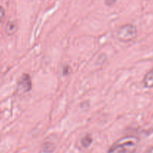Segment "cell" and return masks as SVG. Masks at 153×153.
Segmentation results:
<instances>
[{
    "label": "cell",
    "instance_id": "6da1fadb",
    "mask_svg": "<svg viewBox=\"0 0 153 153\" xmlns=\"http://www.w3.org/2000/svg\"><path fill=\"white\" fill-rule=\"evenodd\" d=\"M138 143L139 139L136 136H124L117 141L107 153H134Z\"/></svg>",
    "mask_w": 153,
    "mask_h": 153
},
{
    "label": "cell",
    "instance_id": "7a4b0ae2",
    "mask_svg": "<svg viewBox=\"0 0 153 153\" xmlns=\"http://www.w3.org/2000/svg\"><path fill=\"white\" fill-rule=\"evenodd\" d=\"M116 34L120 41L129 42L137 36V27L133 24H125L119 27Z\"/></svg>",
    "mask_w": 153,
    "mask_h": 153
},
{
    "label": "cell",
    "instance_id": "3957f363",
    "mask_svg": "<svg viewBox=\"0 0 153 153\" xmlns=\"http://www.w3.org/2000/svg\"><path fill=\"white\" fill-rule=\"evenodd\" d=\"M32 88V81L29 74H23L17 82V91L20 94H25L31 91Z\"/></svg>",
    "mask_w": 153,
    "mask_h": 153
},
{
    "label": "cell",
    "instance_id": "277c9868",
    "mask_svg": "<svg viewBox=\"0 0 153 153\" xmlns=\"http://www.w3.org/2000/svg\"><path fill=\"white\" fill-rule=\"evenodd\" d=\"M17 30V22L16 20H10L7 21L5 26V33L8 36L13 35Z\"/></svg>",
    "mask_w": 153,
    "mask_h": 153
},
{
    "label": "cell",
    "instance_id": "5b68a950",
    "mask_svg": "<svg viewBox=\"0 0 153 153\" xmlns=\"http://www.w3.org/2000/svg\"><path fill=\"white\" fill-rule=\"evenodd\" d=\"M143 86L146 88H152L153 87V69L146 74L143 80Z\"/></svg>",
    "mask_w": 153,
    "mask_h": 153
},
{
    "label": "cell",
    "instance_id": "8992f818",
    "mask_svg": "<svg viewBox=\"0 0 153 153\" xmlns=\"http://www.w3.org/2000/svg\"><path fill=\"white\" fill-rule=\"evenodd\" d=\"M55 150V145L52 142H45L42 145L39 153H53Z\"/></svg>",
    "mask_w": 153,
    "mask_h": 153
},
{
    "label": "cell",
    "instance_id": "52a82bcc",
    "mask_svg": "<svg viewBox=\"0 0 153 153\" xmlns=\"http://www.w3.org/2000/svg\"><path fill=\"white\" fill-rule=\"evenodd\" d=\"M93 138L91 134H86L81 140V144L84 148H88L92 144Z\"/></svg>",
    "mask_w": 153,
    "mask_h": 153
},
{
    "label": "cell",
    "instance_id": "ba28073f",
    "mask_svg": "<svg viewBox=\"0 0 153 153\" xmlns=\"http://www.w3.org/2000/svg\"><path fill=\"white\" fill-rule=\"evenodd\" d=\"M4 16H5V10L1 6H0V23L3 21Z\"/></svg>",
    "mask_w": 153,
    "mask_h": 153
},
{
    "label": "cell",
    "instance_id": "9c48e42d",
    "mask_svg": "<svg viewBox=\"0 0 153 153\" xmlns=\"http://www.w3.org/2000/svg\"><path fill=\"white\" fill-rule=\"evenodd\" d=\"M146 153H153V146L149 147V148L146 150Z\"/></svg>",
    "mask_w": 153,
    "mask_h": 153
}]
</instances>
